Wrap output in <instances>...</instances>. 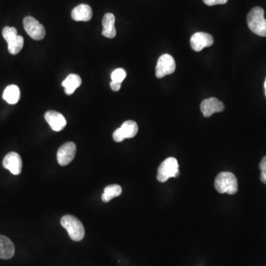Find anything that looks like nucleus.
<instances>
[{
    "instance_id": "nucleus-1",
    "label": "nucleus",
    "mask_w": 266,
    "mask_h": 266,
    "mask_svg": "<svg viewBox=\"0 0 266 266\" xmlns=\"http://www.w3.org/2000/svg\"><path fill=\"white\" fill-rule=\"evenodd\" d=\"M215 187L219 193L234 195L238 190L237 178L232 172H220L215 178Z\"/></svg>"
},
{
    "instance_id": "nucleus-2",
    "label": "nucleus",
    "mask_w": 266,
    "mask_h": 266,
    "mask_svg": "<svg viewBox=\"0 0 266 266\" xmlns=\"http://www.w3.org/2000/svg\"><path fill=\"white\" fill-rule=\"evenodd\" d=\"M264 10L260 7L252 8L247 17L249 29L256 35L266 37V19L264 17Z\"/></svg>"
},
{
    "instance_id": "nucleus-3",
    "label": "nucleus",
    "mask_w": 266,
    "mask_h": 266,
    "mask_svg": "<svg viewBox=\"0 0 266 266\" xmlns=\"http://www.w3.org/2000/svg\"><path fill=\"white\" fill-rule=\"evenodd\" d=\"M61 225L66 229L69 237L73 241H81L85 234L84 227L82 222L73 215H65L61 219Z\"/></svg>"
},
{
    "instance_id": "nucleus-4",
    "label": "nucleus",
    "mask_w": 266,
    "mask_h": 266,
    "mask_svg": "<svg viewBox=\"0 0 266 266\" xmlns=\"http://www.w3.org/2000/svg\"><path fill=\"white\" fill-rule=\"evenodd\" d=\"M179 175L178 161L175 158H168L158 167L157 179L159 182L164 183L170 178H177Z\"/></svg>"
},
{
    "instance_id": "nucleus-5",
    "label": "nucleus",
    "mask_w": 266,
    "mask_h": 266,
    "mask_svg": "<svg viewBox=\"0 0 266 266\" xmlns=\"http://www.w3.org/2000/svg\"><path fill=\"white\" fill-rule=\"evenodd\" d=\"M23 25L27 33L34 40H42L46 34L43 25L32 17H26L24 19Z\"/></svg>"
},
{
    "instance_id": "nucleus-6",
    "label": "nucleus",
    "mask_w": 266,
    "mask_h": 266,
    "mask_svg": "<svg viewBox=\"0 0 266 266\" xmlns=\"http://www.w3.org/2000/svg\"><path fill=\"white\" fill-rule=\"evenodd\" d=\"M138 132V124L133 121H127L123 123L120 128L113 133V139L116 142H121L127 138H134Z\"/></svg>"
},
{
    "instance_id": "nucleus-7",
    "label": "nucleus",
    "mask_w": 266,
    "mask_h": 266,
    "mask_svg": "<svg viewBox=\"0 0 266 266\" xmlns=\"http://www.w3.org/2000/svg\"><path fill=\"white\" fill-rule=\"evenodd\" d=\"M176 68L175 59L171 55L164 54L158 59L155 68V75L158 79L172 74Z\"/></svg>"
},
{
    "instance_id": "nucleus-8",
    "label": "nucleus",
    "mask_w": 266,
    "mask_h": 266,
    "mask_svg": "<svg viewBox=\"0 0 266 266\" xmlns=\"http://www.w3.org/2000/svg\"><path fill=\"white\" fill-rule=\"evenodd\" d=\"M76 146L73 142H66L61 146L57 152V161L59 165L66 166L73 161L76 156Z\"/></svg>"
},
{
    "instance_id": "nucleus-9",
    "label": "nucleus",
    "mask_w": 266,
    "mask_h": 266,
    "mask_svg": "<svg viewBox=\"0 0 266 266\" xmlns=\"http://www.w3.org/2000/svg\"><path fill=\"white\" fill-rule=\"evenodd\" d=\"M5 169H8L13 175H18L22 169V161L20 155L17 152H10L7 154L2 161Z\"/></svg>"
},
{
    "instance_id": "nucleus-10",
    "label": "nucleus",
    "mask_w": 266,
    "mask_h": 266,
    "mask_svg": "<svg viewBox=\"0 0 266 266\" xmlns=\"http://www.w3.org/2000/svg\"><path fill=\"white\" fill-rule=\"evenodd\" d=\"M213 44V37L206 33H196L192 35L190 39L191 47L195 52L201 51L203 48L212 46Z\"/></svg>"
},
{
    "instance_id": "nucleus-11",
    "label": "nucleus",
    "mask_w": 266,
    "mask_h": 266,
    "mask_svg": "<svg viewBox=\"0 0 266 266\" xmlns=\"http://www.w3.org/2000/svg\"><path fill=\"white\" fill-rule=\"evenodd\" d=\"M225 109L223 102L216 98L205 99L200 104V110L206 118H209L215 113H220Z\"/></svg>"
},
{
    "instance_id": "nucleus-12",
    "label": "nucleus",
    "mask_w": 266,
    "mask_h": 266,
    "mask_svg": "<svg viewBox=\"0 0 266 266\" xmlns=\"http://www.w3.org/2000/svg\"><path fill=\"white\" fill-rule=\"evenodd\" d=\"M45 118L50 127L54 131H62L66 127V121L65 116L58 112L53 110L47 112L45 115Z\"/></svg>"
},
{
    "instance_id": "nucleus-13",
    "label": "nucleus",
    "mask_w": 266,
    "mask_h": 266,
    "mask_svg": "<svg viewBox=\"0 0 266 266\" xmlns=\"http://www.w3.org/2000/svg\"><path fill=\"white\" fill-rule=\"evenodd\" d=\"M71 17L77 22H88L93 17V11L90 5L81 4L73 8Z\"/></svg>"
},
{
    "instance_id": "nucleus-14",
    "label": "nucleus",
    "mask_w": 266,
    "mask_h": 266,
    "mask_svg": "<svg viewBox=\"0 0 266 266\" xmlns=\"http://www.w3.org/2000/svg\"><path fill=\"white\" fill-rule=\"evenodd\" d=\"M116 18L111 13H107L103 18L102 35L109 39H113L116 36V30L115 27Z\"/></svg>"
},
{
    "instance_id": "nucleus-15",
    "label": "nucleus",
    "mask_w": 266,
    "mask_h": 266,
    "mask_svg": "<svg viewBox=\"0 0 266 266\" xmlns=\"http://www.w3.org/2000/svg\"><path fill=\"white\" fill-rule=\"evenodd\" d=\"M15 254L14 243L5 236L0 235V259L9 260Z\"/></svg>"
},
{
    "instance_id": "nucleus-16",
    "label": "nucleus",
    "mask_w": 266,
    "mask_h": 266,
    "mask_svg": "<svg viewBox=\"0 0 266 266\" xmlns=\"http://www.w3.org/2000/svg\"><path fill=\"white\" fill-rule=\"evenodd\" d=\"M81 84L82 79L80 76L76 74H70L62 82V85L65 88L66 95H72Z\"/></svg>"
},
{
    "instance_id": "nucleus-17",
    "label": "nucleus",
    "mask_w": 266,
    "mask_h": 266,
    "mask_svg": "<svg viewBox=\"0 0 266 266\" xmlns=\"http://www.w3.org/2000/svg\"><path fill=\"white\" fill-rule=\"evenodd\" d=\"M2 98L8 104H15L19 101L20 90L17 85H9L4 90Z\"/></svg>"
},
{
    "instance_id": "nucleus-18",
    "label": "nucleus",
    "mask_w": 266,
    "mask_h": 266,
    "mask_svg": "<svg viewBox=\"0 0 266 266\" xmlns=\"http://www.w3.org/2000/svg\"><path fill=\"white\" fill-rule=\"evenodd\" d=\"M121 192H122V189L119 185H109L104 189V192L101 197V199L104 203H108L113 198L121 195Z\"/></svg>"
},
{
    "instance_id": "nucleus-19",
    "label": "nucleus",
    "mask_w": 266,
    "mask_h": 266,
    "mask_svg": "<svg viewBox=\"0 0 266 266\" xmlns=\"http://www.w3.org/2000/svg\"><path fill=\"white\" fill-rule=\"evenodd\" d=\"M7 43H8V49L9 53L12 55L17 54L23 48L24 39L22 36L18 35L17 37L11 39Z\"/></svg>"
},
{
    "instance_id": "nucleus-20",
    "label": "nucleus",
    "mask_w": 266,
    "mask_h": 266,
    "mask_svg": "<svg viewBox=\"0 0 266 266\" xmlns=\"http://www.w3.org/2000/svg\"><path fill=\"white\" fill-rule=\"evenodd\" d=\"M18 36L17 31L14 27H5L2 31V36L7 42Z\"/></svg>"
},
{
    "instance_id": "nucleus-21",
    "label": "nucleus",
    "mask_w": 266,
    "mask_h": 266,
    "mask_svg": "<svg viewBox=\"0 0 266 266\" xmlns=\"http://www.w3.org/2000/svg\"><path fill=\"white\" fill-rule=\"evenodd\" d=\"M126 76H127V73H126L124 69H116V70H115L112 73V82H120V83H121L125 79Z\"/></svg>"
},
{
    "instance_id": "nucleus-22",
    "label": "nucleus",
    "mask_w": 266,
    "mask_h": 266,
    "mask_svg": "<svg viewBox=\"0 0 266 266\" xmlns=\"http://www.w3.org/2000/svg\"><path fill=\"white\" fill-rule=\"evenodd\" d=\"M260 169L261 170L260 180L264 184H266V156H265L260 162Z\"/></svg>"
},
{
    "instance_id": "nucleus-23",
    "label": "nucleus",
    "mask_w": 266,
    "mask_h": 266,
    "mask_svg": "<svg viewBox=\"0 0 266 266\" xmlns=\"http://www.w3.org/2000/svg\"><path fill=\"white\" fill-rule=\"evenodd\" d=\"M206 5L214 6L216 5H223L228 2V0H203Z\"/></svg>"
},
{
    "instance_id": "nucleus-24",
    "label": "nucleus",
    "mask_w": 266,
    "mask_h": 266,
    "mask_svg": "<svg viewBox=\"0 0 266 266\" xmlns=\"http://www.w3.org/2000/svg\"><path fill=\"white\" fill-rule=\"evenodd\" d=\"M121 83L120 82H110V87L113 91H119L121 89Z\"/></svg>"
},
{
    "instance_id": "nucleus-25",
    "label": "nucleus",
    "mask_w": 266,
    "mask_h": 266,
    "mask_svg": "<svg viewBox=\"0 0 266 266\" xmlns=\"http://www.w3.org/2000/svg\"><path fill=\"white\" fill-rule=\"evenodd\" d=\"M265 89H266V82H265Z\"/></svg>"
}]
</instances>
